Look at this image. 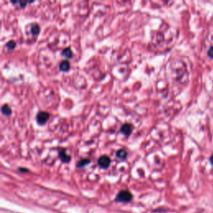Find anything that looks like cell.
I'll use <instances>...</instances> for the list:
<instances>
[{
  "instance_id": "7c38bea8",
  "label": "cell",
  "mask_w": 213,
  "mask_h": 213,
  "mask_svg": "<svg viewBox=\"0 0 213 213\" xmlns=\"http://www.w3.org/2000/svg\"><path fill=\"white\" fill-rule=\"evenodd\" d=\"M15 46H16V43L14 41H9L6 44V47L9 49H13L15 48Z\"/></svg>"
},
{
  "instance_id": "8fae6325",
  "label": "cell",
  "mask_w": 213,
  "mask_h": 213,
  "mask_svg": "<svg viewBox=\"0 0 213 213\" xmlns=\"http://www.w3.org/2000/svg\"><path fill=\"white\" fill-rule=\"evenodd\" d=\"M39 31H40V29H39V27L38 24H34L32 26L31 28V32L32 34H38L39 33Z\"/></svg>"
},
{
  "instance_id": "277c9868",
  "label": "cell",
  "mask_w": 213,
  "mask_h": 213,
  "mask_svg": "<svg viewBox=\"0 0 213 213\" xmlns=\"http://www.w3.org/2000/svg\"><path fill=\"white\" fill-rule=\"evenodd\" d=\"M59 158L63 162H69L71 160V157L67 154L65 148H61L59 150Z\"/></svg>"
},
{
  "instance_id": "30bf717a",
  "label": "cell",
  "mask_w": 213,
  "mask_h": 213,
  "mask_svg": "<svg viewBox=\"0 0 213 213\" xmlns=\"http://www.w3.org/2000/svg\"><path fill=\"white\" fill-rule=\"evenodd\" d=\"M90 162V160L89 159H82L80 160L79 162H78V164H77V167H83L84 166H86L87 164H88Z\"/></svg>"
},
{
  "instance_id": "52a82bcc",
  "label": "cell",
  "mask_w": 213,
  "mask_h": 213,
  "mask_svg": "<svg viewBox=\"0 0 213 213\" xmlns=\"http://www.w3.org/2000/svg\"><path fill=\"white\" fill-rule=\"evenodd\" d=\"M116 156L117 158H118V159H125V158H127V152L124 149H120V150H118L117 152L116 153Z\"/></svg>"
},
{
  "instance_id": "3957f363",
  "label": "cell",
  "mask_w": 213,
  "mask_h": 213,
  "mask_svg": "<svg viewBox=\"0 0 213 213\" xmlns=\"http://www.w3.org/2000/svg\"><path fill=\"white\" fill-rule=\"evenodd\" d=\"M97 163L100 166V167L105 169V168H107L109 167V165L111 163V160H110V158L108 157H106V156H102L101 158H99L98 161H97Z\"/></svg>"
},
{
  "instance_id": "8992f818",
  "label": "cell",
  "mask_w": 213,
  "mask_h": 213,
  "mask_svg": "<svg viewBox=\"0 0 213 213\" xmlns=\"http://www.w3.org/2000/svg\"><path fill=\"white\" fill-rule=\"evenodd\" d=\"M59 68H60L61 71L63 72H67V71L69 70L70 68V63L68 60H64L63 62H61L60 64H59Z\"/></svg>"
},
{
  "instance_id": "6da1fadb",
  "label": "cell",
  "mask_w": 213,
  "mask_h": 213,
  "mask_svg": "<svg viewBox=\"0 0 213 213\" xmlns=\"http://www.w3.org/2000/svg\"><path fill=\"white\" fill-rule=\"evenodd\" d=\"M132 198V196L131 192L127 190H124V191H121L118 192V194L117 195L116 200L120 202H128L131 201Z\"/></svg>"
},
{
  "instance_id": "ba28073f",
  "label": "cell",
  "mask_w": 213,
  "mask_h": 213,
  "mask_svg": "<svg viewBox=\"0 0 213 213\" xmlns=\"http://www.w3.org/2000/svg\"><path fill=\"white\" fill-rule=\"evenodd\" d=\"M62 55L65 57L66 58H71L73 57V52L69 48H67V49H63L62 52Z\"/></svg>"
},
{
  "instance_id": "9c48e42d",
  "label": "cell",
  "mask_w": 213,
  "mask_h": 213,
  "mask_svg": "<svg viewBox=\"0 0 213 213\" xmlns=\"http://www.w3.org/2000/svg\"><path fill=\"white\" fill-rule=\"evenodd\" d=\"M2 112L3 115H8V116L12 112V110H11V108L8 105H3L2 106Z\"/></svg>"
},
{
  "instance_id": "5bb4252c",
  "label": "cell",
  "mask_w": 213,
  "mask_h": 213,
  "mask_svg": "<svg viewBox=\"0 0 213 213\" xmlns=\"http://www.w3.org/2000/svg\"><path fill=\"white\" fill-rule=\"evenodd\" d=\"M210 162H211V164L213 166V155L211 156V158H210Z\"/></svg>"
},
{
  "instance_id": "4fadbf2b",
  "label": "cell",
  "mask_w": 213,
  "mask_h": 213,
  "mask_svg": "<svg viewBox=\"0 0 213 213\" xmlns=\"http://www.w3.org/2000/svg\"><path fill=\"white\" fill-rule=\"evenodd\" d=\"M208 55L210 56L211 58H213V47H211L210 49L208 50Z\"/></svg>"
},
{
  "instance_id": "5b68a950",
  "label": "cell",
  "mask_w": 213,
  "mask_h": 213,
  "mask_svg": "<svg viewBox=\"0 0 213 213\" xmlns=\"http://www.w3.org/2000/svg\"><path fill=\"white\" fill-rule=\"evenodd\" d=\"M132 131V126L131 124H129V123L123 124V125L122 126L121 130H120V132H121L122 134H124V135H127V136L131 134Z\"/></svg>"
},
{
  "instance_id": "7a4b0ae2",
  "label": "cell",
  "mask_w": 213,
  "mask_h": 213,
  "mask_svg": "<svg viewBox=\"0 0 213 213\" xmlns=\"http://www.w3.org/2000/svg\"><path fill=\"white\" fill-rule=\"evenodd\" d=\"M49 117H50V115H49V112H40L37 115V121H38V122L39 124L44 125V124H45L48 122Z\"/></svg>"
}]
</instances>
